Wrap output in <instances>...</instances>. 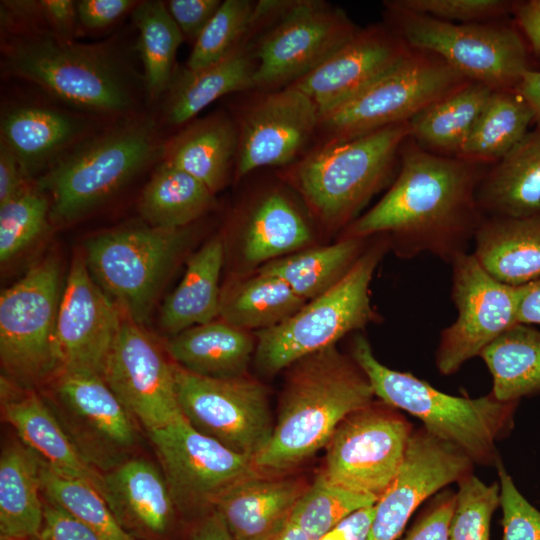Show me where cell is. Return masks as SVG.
Masks as SVG:
<instances>
[{"instance_id": "1", "label": "cell", "mask_w": 540, "mask_h": 540, "mask_svg": "<svg viewBox=\"0 0 540 540\" xmlns=\"http://www.w3.org/2000/svg\"><path fill=\"white\" fill-rule=\"evenodd\" d=\"M487 168L429 152L408 138L389 189L346 228L344 236L384 235L402 258L429 253L451 264L468 253L485 219L477 189Z\"/></svg>"}, {"instance_id": "2", "label": "cell", "mask_w": 540, "mask_h": 540, "mask_svg": "<svg viewBox=\"0 0 540 540\" xmlns=\"http://www.w3.org/2000/svg\"><path fill=\"white\" fill-rule=\"evenodd\" d=\"M2 69L74 110L107 120L138 115L139 85L108 42H64L45 30L2 36Z\"/></svg>"}, {"instance_id": "3", "label": "cell", "mask_w": 540, "mask_h": 540, "mask_svg": "<svg viewBox=\"0 0 540 540\" xmlns=\"http://www.w3.org/2000/svg\"><path fill=\"white\" fill-rule=\"evenodd\" d=\"M374 397L367 376L335 345L298 360L271 437L253 459L255 469L275 476L299 465L326 447L341 421Z\"/></svg>"}, {"instance_id": "4", "label": "cell", "mask_w": 540, "mask_h": 540, "mask_svg": "<svg viewBox=\"0 0 540 540\" xmlns=\"http://www.w3.org/2000/svg\"><path fill=\"white\" fill-rule=\"evenodd\" d=\"M156 122L140 114L112 121L34 182L50 199V221L68 224L90 213L150 164L161 160Z\"/></svg>"}, {"instance_id": "5", "label": "cell", "mask_w": 540, "mask_h": 540, "mask_svg": "<svg viewBox=\"0 0 540 540\" xmlns=\"http://www.w3.org/2000/svg\"><path fill=\"white\" fill-rule=\"evenodd\" d=\"M409 122L341 142H325L286 171L313 214L329 228L348 227L374 195L390 186L409 138Z\"/></svg>"}, {"instance_id": "6", "label": "cell", "mask_w": 540, "mask_h": 540, "mask_svg": "<svg viewBox=\"0 0 540 540\" xmlns=\"http://www.w3.org/2000/svg\"><path fill=\"white\" fill-rule=\"evenodd\" d=\"M351 357L375 397L418 418L427 431L460 449L474 464L500 461L496 442L511 431L519 402L500 401L491 392L478 398L444 393L409 372L382 364L362 335L354 338Z\"/></svg>"}, {"instance_id": "7", "label": "cell", "mask_w": 540, "mask_h": 540, "mask_svg": "<svg viewBox=\"0 0 540 540\" xmlns=\"http://www.w3.org/2000/svg\"><path fill=\"white\" fill-rule=\"evenodd\" d=\"M386 24L412 49L440 57L470 81L493 90L516 89L536 69L530 49L512 21L451 23L385 1Z\"/></svg>"}, {"instance_id": "8", "label": "cell", "mask_w": 540, "mask_h": 540, "mask_svg": "<svg viewBox=\"0 0 540 540\" xmlns=\"http://www.w3.org/2000/svg\"><path fill=\"white\" fill-rule=\"evenodd\" d=\"M388 247V239L374 243L331 288L278 325L257 331L259 368L274 374L374 321L370 284Z\"/></svg>"}, {"instance_id": "9", "label": "cell", "mask_w": 540, "mask_h": 540, "mask_svg": "<svg viewBox=\"0 0 540 540\" xmlns=\"http://www.w3.org/2000/svg\"><path fill=\"white\" fill-rule=\"evenodd\" d=\"M190 239L189 227H124L89 238L84 257L105 293L142 325Z\"/></svg>"}, {"instance_id": "10", "label": "cell", "mask_w": 540, "mask_h": 540, "mask_svg": "<svg viewBox=\"0 0 540 540\" xmlns=\"http://www.w3.org/2000/svg\"><path fill=\"white\" fill-rule=\"evenodd\" d=\"M469 81L435 54L411 48L373 83L322 113L318 131L325 133V142H341L409 122L424 108Z\"/></svg>"}, {"instance_id": "11", "label": "cell", "mask_w": 540, "mask_h": 540, "mask_svg": "<svg viewBox=\"0 0 540 540\" xmlns=\"http://www.w3.org/2000/svg\"><path fill=\"white\" fill-rule=\"evenodd\" d=\"M412 432L398 409L372 401L337 426L326 445L320 475L378 501L400 471Z\"/></svg>"}, {"instance_id": "12", "label": "cell", "mask_w": 540, "mask_h": 540, "mask_svg": "<svg viewBox=\"0 0 540 540\" xmlns=\"http://www.w3.org/2000/svg\"><path fill=\"white\" fill-rule=\"evenodd\" d=\"M340 8L323 1H284L276 20L255 39L254 88H284L303 77L359 30Z\"/></svg>"}, {"instance_id": "13", "label": "cell", "mask_w": 540, "mask_h": 540, "mask_svg": "<svg viewBox=\"0 0 540 540\" xmlns=\"http://www.w3.org/2000/svg\"><path fill=\"white\" fill-rule=\"evenodd\" d=\"M173 365L184 418L198 432L253 462L274 428L265 386L245 375L210 378Z\"/></svg>"}, {"instance_id": "14", "label": "cell", "mask_w": 540, "mask_h": 540, "mask_svg": "<svg viewBox=\"0 0 540 540\" xmlns=\"http://www.w3.org/2000/svg\"><path fill=\"white\" fill-rule=\"evenodd\" d=\"M59 281V263L50 256L35 263L1 293V364L20 383L56 372L53 341L61 296Z\"/></svg>"}, {"instance_id": "15", "label": "cell", "mask_w": 540, "mask_h": 540, "mask_svg": "<svg viewBox=\"0 0 540 540\" xmlns=\"http://www.w3.org/2000/svg\"><path fill=\"white\" fill-rule=\"evenodd\" d=\"M177 511L202 518L236 483L260 474L253 462L198 432L183 415L147 432Z\"/></svg>"}, {"instance_id": "16", "label": "cell", "mask_w": 540, "mask_h": 540, "mask_svg": "<svg viewBox=\"0 0 540 540\" xmlns=\"http://www.w3.org/2000/svg\"><path fill=\"white\" fill-rule=\"evenodd\" d=\"M452 267L451 298L457 318L439 337L435 363L442 375L456 373L468 360L518 324L519 287L490 275L472 253L456 258Z\"/></svg>"}, {"instance_id": "17", "label": "cell", "mask_w": 540, "mask_h": 540, "mask_svg": "<svg viewBox=\"0 0 540 540\" xmlns=\"http://www.w3.org/2000/svg\"><path fill=\"white\" fill-rule=\"evenodd\" d=\"M123 312L92 276L85 257L76 254L61 292L55 329L56 372L102 376Z\"/></svg>"}, {"instance_id": "18", "label": "cell", "mask_w": 540, "mask_h": 540, "mask_svg": "<svg viewBox=\"0 0 540 540\" xmlns=\"http://www.w3.org/2000/svg\"><path fill=\"white\" fill-rule=\"evenodd\" d=\"M55 393L61 408L54 413L94 468L107 472L130 459L137 440L133 417L101 375L58 373Z\"/></svg>"}, {"instance_id": "19", "label": "cell", "mask_w": 540, "mask_h": 540, "mask_svg": "<svg viewBox=\"0 0 540 540\" xmlns=\"http://www.w3.org/2000/svg\"><path fill=\"white\" fill-rule=\"evenodd\" d=\"M102 378L147 432L182 415L174 365L165 359L141 325L124 313Z\"/></svg>"}, {"instance_id": "20", "label": "cell", "mask_w": 540, "mask_h": 540, "mask_svg": "<svg viewBox=\"0 0 540 540\" xmlns=\"http://www.w3.org/2000/svg\"><path fill=\"white\" fill-rule=\"evenodd\" d=\"M473 461L423 426L413 429L400 471L374 505L367 540H396L426 499L473 471Z\"/></svg>"}, {"instance_id": "21", "label": "cell", "mask_w": 540, "mask_h": 540, "mask_svg": "<svg viewBox=\"0 0 540 540\" xmlns=\"http://www.w3.org/2000/svg\"><path fill=\"white\" fill-rule=\"evenodd\" d=\"M319 117L312 100L293 86L265 93L239 122L236 176L297 161L318 132Z\"/></svg>"}, {"instance_id": "22", "label": "cell", "mask_w": 540, "mask_h": 540, "mask_svg": "<svg viewBox=\"0 0 540 540\" xmlns=\"http://www.w3.org/2000/svg\"><path fill=\"white\" fill-rule=\"evenodd\" d=\"M411 48L387 24L363 29L315 69L289 86L303 92L325 113L373 83Z\"/></svg>"}, {"instance_id": "23", "label": "cell", "mask_w": 540, "mask_h": 540, "mask_svg": "<svg viewBox=\"0 0 540 540\" xmlns=\"http://www.w3.org/2000/svg\"><path fill=\"white\" fill-rule=\"evenodd\" d=\"M104 118L73 108L22 102L2 108L0 140L35 181L69 151L102 129Z\"/></svg>"}, {"instance_id": "24", "label": "cell", "mask_w": 540, "mask_h": 540, "mask_svg": "<svg viewBox=\"0 0 540 540\" xmlns=\"http://www.w3.org/2000/svg\"><path fill=\"white\" fill-rule=\"evenodd\" d=\"M103 497L120 525L138 540H157L172 529L177 508L162 470L130 458L103 474Z\"/></svg>"}, {"instance_id": "25", "label": "cell", "mask_w": 540, "mask_h": 540, "mask_svg": "<svg viewBox=\"0 0 540 540\" xmlns=\"http://www.w3.org/2000/svg\"><path fill=\"white\" fill-rule=\"evenodd\" d=\"M2 413L24 445L55 471L84 480L103 496V474L79 452L53 409L33 392H12L2 382Z\"/></svg>"}, {"instance_id": "26", "label": "cell", "mask_w": 540, "mask_h": 540, "mask_svg": "<svg viewBox=\"0 0 540 540\" xmlns=\"http://www.w3.org/2000/svg\"><path fill=\"white\" fill-rule=\"evenodd\" d=\"M307 487L298 479L258 474L226 490L214 509L236 540H266L290 520Z\"/></svg>"}, {"instance_id": "27", "label": "cell", "mask_w": 540, "mask_h": 540, "mask_svg": "<svg viewBox=\"0 0 540 540\" xmlns=\"http://www.w3.org/2000/svg\"><path fill=\"white\" fill-rule=\"evenodd\" d=\"M256 34L230 54L207 67L175 72L166 92L163 117L171 126L185 125L208 105L224 95L254 88L257 65L254 54Z\"/></svg>"}, {"instance_id": "28", "label": "cell", "mask_w": 540, "mask_h": 540, "mask_svg": "<svg viewBox=\"0 0 540 540\" xmlns=\"http://www.w3.org/2000/svg\"><path fill=\"white\" fill-rule=\"evenodd\" d=\"M477 202L485 217L540 213V124L488 166L477 189Z\"/></svg>"}, {"instance_id": "29", "label": "cell", "mask_w": 540, "mask_h": 540, "mask_svg": "<svg viewBox=\"0 0 540 540\" xmlns=\"http://www.w3.org/2000/svg\"><path fill=\"white\" fill-rule=\"evenodd\" d=\"M237 148V125L216 112L193 119L165 141L161 161L190 174L215 194L228 181Z\"/></svg>"}, {"instance_id": "30", "label": "cell", "mask_w": 540, "mask_h": 540, "mask_svg": "<svg viewBox=\"0 0 540 540\" xmlns=\"http://www.w3.org/2000/svg\"><path fill=\"white\" fill-rule=\"evenodd\" d=\"M472 253L498 281L519 287L540 279V213L526 217H485Z\"/></svg>"}, {"instance_id": "31", "label": "cell", "mask_w": 540, "mask_h": 540, "mask_svg": "<svg viewBox=\"0 0 540 540\" xmlns=\"http://www.w3.org/2000/svg\"><path fill=\"white\" fill-rule=\"evenodd\" d=\"M256 338L227 322L212 321L172 336L167 352L174 363L197 375L234 378L245 375Z\"/></svg>"}, {"instance_id": "32", "label": "cell", "mask_w": 540, "mask_h": 540, "mask_svg": "<svg viewBox=\"0 0 540 540\" xmlns=\"http://www.w3.org/2000/svg\"><path fill=\"white\" fill-rule=\"evenodd\" d=\"M223 260L224 243L220 237L210 239L191 255L180 283L161 307L160 326L164 332L174 336L219 316Z\"/></svg>"}, {"instance_id": "33", "label": "cell", "mask_w": 540, "mask_h": 540, "mask_svg": "<svg viewBox=\"0 0 540 540\" xmlns=\"http://www.w3.org/2000/svg\"><path fill=\"white\" fill-rule=\"evenodd\" d=\"M41 457L18 443L0 456V540L39 536L44 519Z\"/></svg>"}, {"instance_id": "34", "label": "cell", "mask_w": 540, "mask_h": 540, "mask_svg": "<svg viewBox=\"0 0 540 540\" xmlns=\"http://www.w3.org/2000/svg\"><path fill=\"white\" fill-rule=\"evenodd\" d=\"M493 89L469 81L409 121V138L429 152L459 156Z\"/></svg>"}, {"instance_id": "35", "label": "cell", "mask_w": 540, "mask_h": 540, "mask_svg": "<svg viewBox=\"0 0 540 540\" xmlns=\"http://www.w3.org/2000/svg\"><path fill=\"white\" fill-rule=\"evenodd\" d=\"M311 236L299 209L275 190L262 196L251 209L243 229L242 253L252 264H266L298 251Z\"/></svg>"}, {"instance_id": "36", "label": "cell", "mask_w": 540, "mask_h": 540, "mask_svg": "<svg viewBox=\"0 0 540 540\" xmlns=\"http://www.w3.org/2000/svg\"><path fill=\"white\" fill-rule=\"evenodd\" d=\"M214 196L190 174L161 161L142 190L138 209L149 226L182 229L213 207Z\"/></svg>"}, {"instance_id": "37", "label": "cell", "mask_w": 540, "mask_h": 540, "mask_svg": "<svg viewBox=\"0 0 540 540\" xmlns=\"http://www.w3.org/2000/svg\"><path fill=\"white\" fill-rule=\"evenodd\" d=\"M492 376V395L519 402L540 392V330L516 324L480 354Z\"/></svg>"}, {"instance_id": "38", "label": "cell", "mask_w": 540, "mask_h": 540, "mask_svg": "<svg viewBox=\"0 0 540 540\" xmlns=\"http://www.w3.org/2000/svg\"><path fill=\"white\" fill-rule=\"evenodd\" d=\"M367 238L344 236L338 242L263 264L257 271L283 280L306 302L338 282L365 251Z\"/></svg>"}, {"instance_id": "39", "label": "cell", "mask_w": 540, "mask_h": 540, "mask_svg": "<svg viewBox=\"0 0 540 540\" xmlns=\"http://www.w3.org/2000/svg\"><path fill=\"white\" fill-rule=\"evenodd\" d=\"M306 303L280 278L257 271L221 290V320L239 329L264 330L278 325Z\"/></svg>"}, {"instance_id": "40", "label": "cell", "mask_w": 540, "mask_h": 540, "mask_svg": "<svg viewBox=\"0 0 540 540\" xmlns=\"http://www.w3.org/2000/svg\"><path fill=\"white\" fill-rule=\"evenodd\" d=\"M531 124L533 113L516 89L492 90L458 157L490 166L524 137Z\"/></svg>"}, {"instance_id": "41", "label": "cell", "mask_w": 540, "mask_h": 540, "mask_svg": "<svg viewBox=\"0 0 540 540\" xmlns=\"http://www.w3.org/2000/svg\"><path fill=\"white\" fill-rule=\"evenodd\" d=\"M131 17L138 30L144 90L154 101L167 92L172 82L177 50L184 37L162 1H140Z\"/></svg>"}, {"instance_id": "42", "label": "cell", "mask_w": 540, "mask_h": 540, "mask_svg": "<svg viewBox=\"0 0 540 540\" xmlns=\"http://www.w3.org/2000/svg\"><path fill=\"white\" fill-rule=\"evenodd\" d=\"M40 476L46 501L68 512L102 540H138L120 525L100 491L90 483L55 471L43 459Z\"/></svg>"}, {"instance_id": "43", "label": "cell", "mask_w": 540, "mask_h": 540, "mask_svg": "<svg viewBox=\"0 0 540 540\" xmlns=\"http://www.w3.org/2000/svg\"><path fill=\"white\" fill-rule=\"evenodd\" d=\"M377 499L337 487L320 474L298 500L291 520L312 540H319L343 519Z\"/></svg>"}, {"instance_id": "44", "label": "cell", "mask_w": 540, "mask_h": 540, "mask_svg": "<svg viewBox=\"0 0 540 540\" xmlns=\"http://www.w3.org/2000/svg\"><path fill=\"white\" fill-rule=\"evenodd\" d=\"M257 3L225 0L203 29L188 57L186 68L198 70L216 63L242 44L253 30Z\"/></svg>"}, {"instance_id": "45", "label": "cell", "mask_w": 540, "mask_h": 540, "mask_svg": "<svg viewBox=\"0 0 540 540\" xmlns=\"http://www.w3.org/2000/svg\"><path fill=\"white\" fill-rule=\"evenodd\" d=\"M50 221V199L33 181L0 205V260L14 258L41 236Z\"/></svg>"}, {"instance_id": "46", "label": "cell", "mask_w": 540, "mask_h": 540, "mask_svg": "<svg viewBox=\"0 0 540 540\" xmlns=\"http://www.w3.org/2000/svg\"><path fill=\"white\" fill-rule=\"evenodd\" d=\"M449 540H491L493 513L500 506V485H489L473 473L457 482Z\"/></svg>"}, {"instance_id": "47", "label": "cell", "mask_w": 540, "mask_h": 540, "mask_svg": "<svg viewBox=\"0 0 540 540\" xmlns=\"http://www.w3.org/2000/svg\"><path fill=\"white\" fill-rule=\"evenodd\" d=\"M409 11L451 23H481L506 19L515 1L510 0H394Z\"/></svg>"}, {"instance_id": "48", "label": "cell", "mask_w": 540, "mask_h": 540, "mask_svg": "<svg viewBox=\"0 0 540 540\" xmlns=\"http://www.w3.org/2000/svg\"><path fill=\"white\" fill-rule=\"evenodd\" d=\"M496 467L503 540H540V511L520 493L501 461Z\"/></svg>"}, {"instance_id": "49", "label": "cell", "mask_w": 540, "mask_h": 540, "mask_svg": "<svg viewBox=\"0 0 540 540\" xmlns=\"http://www.w3.org/2000/svg\"><path fill=\"white\" fill-rule=\"evenodd\" d=\"M455 504L456 492L443 489L436 493L403 540H449Z\"/></svg>"}, {"instance_id": "50", "label": "cell", "mask_w": 540, "mask_h": 540, "mask_svg": "<svg viewBox=\"0 0 540 540\" xmlns=\"http://www.w3.org/2000/svg\"><path fill=\"white\" fill-rule=\"evenodd\" d=\"M221 3L220 0H170L165 4L184 39L194 44Z\"/></svg>"}, {"instance_id": "51", "label": "cell", "mask_w": 540, "mask_h": 540, "mask_svg": "<svg viewBox=\"0 0 540 540\" xmlns=\"http://www.w3.org/2000/svg\"><path fill=\"white\" fill-rule=\"evenodd\" d=\"M139 1L80 0L76 2L79 28L99 31L114 25L125 14L132 12Z\"/></svg>"}, {"instance_id": "52", "label": "cell", "mask_w": 540, "mask_h": 540, "mask_svg": "<svg viewBox=\"0 0 540 540\" xmlns=\"http://www.w3.org/2000/svg\"><path fill=\"white\" fill-rule=\"evenodd\" d=\"M39 540H102L93 530L62 508L47 502Z\"/></svg>"}, {"instance_id": "53", "label": "cell", "mask_w": 540, "mask_h": 540, "mask_svg": "<svg viewBox=\"0 0 540 540\" xmlns=\"http://www.w3.org/2000/svg\"><path fill=\"white\" fill-rule=\"evenodd\" d=\"M47 31L64 42H74L79 30L76 2L72 0H40Z\"/></svg>"}, {"instance_id": "54", "label": "cell", "mask_w": 540, "mask_h": 540, "mask_svg": "<svg viewBox=\"0 0 540 540\" xmlns=\"http://www.w3.org/2000/svg\"><path fill=\"white\" fill-rule=\"evenodd\" d=\"M32 182L13 151L0 140V205L17 196Z\"/></svg>"}, {"instance_id": "55", "label": "cell", "mask_w": 540, "mask_h": 540, "mask_svg": "<svg viewBox=\"0 0 540 540\" xmlns=\"http://www.w3.org/2000/svg\"><path fill=\"white\" fill-rule=\"evenodd\" d=\"M512 15L531 54L540 57V0L515 1Z\"/></svg>"}, {"instance_id": "56", "label": "cell", "mask_w": 540, "mask_h": 540, "mask_svg": "<svg viewBox=\"0 0 540 540\" xmlns=\"http://www.w3.org/2000/svg\"><path fill=\"white\" fill-rule=\"evenodd\" d=\"M374 505L359 509L347 516L319 540H367L374 515Z\"/></svg>"}, {"instance_id": "57", "label": "cell", "mask_w": 540, "mask_h": 540, "mask_svg": "<svg viewBox=\"0 0 540 540\" xmlns=\"http://www.w3.org/2000/svg\"><path fill=\"white\" fill-rule=\"evenodd\" d=\"M517 320L520 324L540 325V279L519 286Z\"/></svg>"}, {"instance_id": "58", "label": "cell", "mask_w": 540, "mask_h": 540, "mask_svg": "<svg viewBox=\"0 0 540 540\" xmlns=\"http://www.w3.org/2000/svg\"><path fill=\"white\" fill-rule=\"evenodd\" d=\"M188 540H236L225 519L216 509L200 518Z\"/></svg>"}, {"instance_id": "59", "label": "cell", "mask_w": 540, "mask_h": 540, "mask_svg": "<svg viewBox=\"0 0 540 540\" xmlns=\"http://www.w3.org/2000/svg\"><path fill=\"white\" fill-rule=\"evenodd\" d=\"M516 91L529 105L534 116V124H540V70L532 69L526 72Z\"/></svg>"}, {"instance_id": "60", "label": "cell", "mask_w": 540, "mask_h": 540, "mask_svg": "<svg viewBox=\"0 0 540 540\" xmlns=\"http://www.w3.org/2000/svg\"><path fill=\"white\" fill-rule=\"evenodd\" d=\"M266 540H312L298 525L291 519L275 534Z\"/></svg>"}, {"instance_id": "61", "label": "cell", "mask_w": 540, "mask_h": 540, "mask_svg": "<svg viewBox=\"0 0 540 540\" xmlns=\"http://www.w3.org/2000/svg\"><path fill=\"white\" fill-rule=\"evenodd\" d=\"M28 540H39V538L35 537V538L28 539Z\"/></svg>"}]
</instances>
